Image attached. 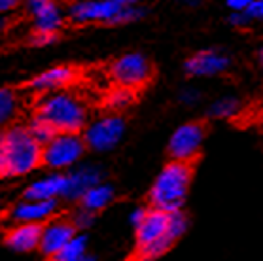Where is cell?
Wrapping results in <instances>:
<instances>
[{
	"label": "cell",
	"mask_w": 263,
	"mask_h": 261,
	"mask_svg": "<svg viewBox=\"0 0 263 261\" xmlns=\"http://www.w3.org/2000/svg\"><path fill=\"white\" fill-rule=\"evenodd\" d=\"M135 246L127 261H156L167 254L187 229L182 210L167 212L159 208H137L131 216Z\"/></svg>",
	"instance_id": "cell-1"
},
{
	"label": "cell",
	"mask_w": 263,
	"mask_h": 261,
	"mask_svg": "<svg viewBox=\"0 0 263 261\" xmlns=\"http://www.w3.org/2000/svg\"><path fill=\"white\" fill-rule=\"evenodd\" d=\"M42 142L29 125L19 123L0 135V180L17 178L40 169Z\"/></svg>",
	"instance_id": "cell-2"
},
{
	"label": "cell",
	"mask_w": 263,
	"mask_h": 261,
	"mask_svg": "<svg viewBox=\"0 0 263 261\" xmlns=\"http://www.w3.org/2000/svg\"><path fill=\"white\" fill-rule=\"evenodd\" d=\"M32 118L46 121L59 133H84L87 127V104L74 91L63 89L40 95L32 110Z\"/></svg>",
	"instance_id": "cell-3"
},
{
	"label": "cell",
	"mask_w": 263,
	"mask_h": 261,
	"mask_svg": "<svg viewBox=\"0 0 263 261\" xmlns=\"http://www.w3.org/2000/svg\"><path fill=\"white\" fill-rule=\"evenodd\" d=\"M192 185V166L184 161H171L163 166L148 191L152 208L176 212L182 210Z\"/></svg>",
	"instance_id": "cell-4"
},
{
	"label": "cell",
	"mask_w": 263,
	"mask_h": 261,
	"mask_svg": "<svg viewBox=\"0 0 263 261\" xmlns=\"http://www.w3.org/2000/svg\"><path fill=\"white\" fill-rule=\"evenodd\" d=\"M138 6H127L114 0H78L68 8V17L74 23H129L140 15Z\"/></svg>",
	"instance_id": "cell-5"
},
{
	"label": "cell",
	"mask_w": 263,
	"mask_h": 261,
	"mask_svg": "<svg viewBox=\"0 0 263 261\" xmlns=\"http://www.w3.org/2000/svg\"><path fill=\"white\" fill-rule=\"evenodd\" d=\"M89 150L84 133H59L51 140L42 144V165L40 169L63 171L84 157Z\"/></svg>",
	"instance_id": "cell-6"
},
{
	"label": "cell",
	"mask_w": 263,
	"mask_h": 261,
	"mask_svg": "<svg viewBox=\"0 0 263 261\" xmlns=\"http://www.w3.org/2000/svg\"><path fill=\"white\" fill-rule=\"evenodd\" d=\"M154 74L156 70L152 61L138 51L121 55L108 65V78L112 80V85H121L137 93L154 80Z\"/></svg>",
	"instance_id": "cell-7"
},
{
	"label": "cell",
	"mask_w": 263,
	"mask_h": 261,
	"mask_svg": "<svg viewBox=\"0 0 263 261\" xmlns=\"http://www.w3.org/2000/svg\"><path fill=\"white\" fill-rule=\"evenodd\" d=\"M204 140V127L201 123L190 121V123L180 125L178 129L173 133L168 140L167 154L173 161H184L192 163L201 152Z\"/></svg>",
	"instance_id": "cell-8"
},
{
	"label": "cell",
	"mask_w": 263,
	"mask_h": 261,
	"mask_svg": "<svg viewBox=\"0 0 263 261\" xmlns=\"http://www.w3.org/2000/svg\"><path fill=\"white\" fill-rule=\"evenodd\" d=\"M123 130H125V121L121 118V114H104L93 123H87L84 137L89 150L102 152L120 142Z\"/></svg>",
	"instance_id": "cell-9"
},
{
	"label": "cell",
	"mask_w": 263,
	"mask_h": 261,
	"mask_svg": "<svg viewBox=\"0 0 263 261\" xmlns=\"http://www.w3.org/2000/svg\"><path fill=\"white\" fill-rule=\"evenodd\" d=\"M80 72L76 66L72 65H57L51 66L48 70H44L42 74H38L32 78L30 82L23 83V87L29 91L36 93V95H46V93H53V91H63L70 89L74 83L78 82Z\"/></svg>",
	"instance_id": "cell-10"
},
{
	"label": "cell",
	"mask_w": 263,
	"mask_h": 261,
	"mask_svg": "<svg viewBox=\"0 0 263 261\" xmlns=\"http://www.w3.org/2000/svg\"><path fill=\"white\" fill-rule=\"evenodd\" d=\"M78 231H80V227L76 226L74 218L68 220V218L53 216V218L46 223V227H44L42 240H40L38 252H40L46 259L53 257L57 252H61L66 244L70 243L72 238L78 235Z\"/></svg>",
	"instance_id": "cell-11"
},
{
	"label": "cell",
	"mask_w": 263,
	"mask_h": 261,
	"mask_svg": "<svg viewBox=\"0 0 263 261\" xmlns=\"http://www.w3.org/2000/svg\"><path fill=\"white\" fill-rule=\"evenodd\" d=\"M231 59L216 48L201 49L192 57H187L184 63V70L192 78H214L228 70Z\"/></svg>",
	"instance_id": "cell-12"
},
{
	"label": "cell",
	"mask_w": 263,
	"mask_h": 261,
	"mask_svg": "<svg viewBox=\"0 0 263 261\" xmlns=\"http://www.w3.org/2000/svg\"><path fill=\"white\" fill-rule=\"evenodd\" d=\"M23 6L34 23V32L57 36L63 27V13L57 0H23Z\"/></svg>",
	"instance_id": "cell-13"
},
{
	"label": "cell",
	"mask_w": 263,
	"mask_h": 261,
	"mask_svg": "<svg viewBox=\"0 0 263 261\" xmlns=\"http://www.w3.org/2000/svg\"><path fill=\"white\" fill-rule=\"evenodd\" d=\"M49 220L44 221H19L17 226L6 229V233L2 235V243L6 244L8 248L27 254V252H34L40 246L42 240L44 227Z\"/></svg>",
	"instance_id": "cell-14"
},
{
	"label": "cell",
	"mask_w": 263,
	"mask_h": 261,
	"mask_svg": "<svg viewBox=\"0 0 263 261\" xmlns=\"http://www.w3.org/2000/svg\"><path fill=\"white\" fill-rule=\"evenodd\" d=\"M21 114H23L21 87H13V85L0 87V135L19 125Z\"/></svg>",
	"instance_id": "cell-15"
},
{
	"label": "cell",
	"mask_w": 263,
	"mask_h": 261,
	"mask_svg": "<svg viewBox=\"0 0 263 261\" xmlns=\"http://www.w3.org/2000/svg\"><path fill=\"white\" fill-rule=\"evenodd\" d=\"M57 216V201L55 199H27L15 208L17 221H44Z\"/></svg>",
	"instance_id": "cell-16"
},
{
	"label": "cell",
	"mask_w": 263,
	"mask_h": 261,
	"mask_svg": "<svg viewBox=\"0 0 263 261\" xmlns=\"http://www.w3.org/2000/svg\"><path fill=\"white\" fill-rule=\"evenodd\" d=\"M68 190V176L65 174H51L48 178L32 184L27 190V199H57L59 195H66Z\"/></svg>",
	"instance_id": "cell-17"
},
{
	"label": "cell",
	"mask_w": 263,
	"mask_h": 261,
	"mask_svg": "<svg viewBox=\"0 0 263 261\" xmlns=\"http://www.w3.org/2000/svg\"><path fill=\"white\" fill-rule=\"evenodd\" d=\"M137 101V91L121 87V85H112V89H108L102 97V108L106 114H121L127 108H131Z\"/></svg>",
	"instance_id": "cell-18"
},
{
	"label": "cell",
	"mask_w": 263,
	"mask_h": 261,
	"mask_svg": "<svg viewBox=\"0 0 263 261\" xmlns=\"http://www.w3.org/2000/svg\"><path fill=\"white\" fill-rule=\"evenodd\" d=\"M112 199H114V190H112L110 185L95 184V185H91L89 190L85 191L78 201H80V204H82V208L95 214V212L104 210V208L112 202Z\"/></svg>",
	"instance_id": "cell-19"
},
{
	"label": "cell",
	"mask_w": 263,
	"mask_h": 261,
	"mask_svg": "<svg viewBox=\"0 0 263 261\" xmlns=\"http://www.w3.org/2000/svg\"><path fill=\"white\" fill-rule=\"evenodd\" d=\"M48 261H95V257L87 252V238L76 235L65 248L57 252Z\"/></svg>",
	"instance_id": "cell-20"
},
{
	"label": "cell",
	"mask_w": 263,
	"mask_h": 261,
	"mask_svg": "<svg viewBox=\"0 0 263 261\" xmlns=\"http://www.w3.org/2000/svg\"><path fill=\"white\" fill-rule=\"evenodd\" d=\"M240 108H242V102H240L239 97L226 95V97H220L218 101H214L210 104L209 114L210 118L214 119H231L240 112Z\"/></svg>",
	"instance_id": "cell-21"
},
{
	"label": "cell",
	"mask_w": 263,
	"mask_h": 261,
	"mask_svg": "<svg viewBox=\"0 0 263 261\" xmlns=\"http://www.w3.org/2000/svg\"><path fill=\"white\" fill-rule=\"evenodd\" d=\"M228 23L231 27H235V29H246V27L252 25V21L246 12H231L228 17Z\"/></svg>",
	"instance_id": "cell-22"
},
{
	"label": "cell",
	"mask_w": 263,
	"mask_h": 261,
	"mask_svg": "<svg viewBox=\"0 0 263 261\" xmlns=\"http://www.w3.org/2000/svg\"><path fill=\"white\" fill-rule=\"evenodd\" d=\"M246 13H248V17H250L252 23H254V21H263V0H256V2L246 10Z\"/></svg>",
	"instance_id": "cell-23"
},
{
	"label": "cell",
	"mask_w": 263,
	"mask_h": 261,
	"mask_svg": "<svg viewBox=\"0 0 263 261\" xmlns=\"http://www.w3.org/2000/svg\"><path fill=\"white\" fill-rule=\"evenodd\" d=\"M254 2L256 0H228L226 4H228V8L231 12H246Z\"/></svg>",
	"instance_id": "cell-24"
},
{
	"label": "cell",
	"mask_w": 263,
	"mask_h": 261,
	"mask_svg": "<svg viewBox=\"0 0 263 261\" xmlns=\"http://www.w3.org/2000/svg\"><path fill=\"white\" fill-rule=\"evenodd\" d=\"M21 6H23V0H0V15L15 12Z\"/></svg>",
	"instance_id": "cell-25"
},
{
	"label": "cell",
	"mask_w": 263,
	"mask_h": 261,
	"mask_svg": "<svg viewBox=\"0 0 263 261\" xmlns=\"http://www.w3.org/2000/svg\"><path fill=\"white\" fill-rule=\"evenodd\" d=\"M199 99H201V95H199L197 89H185L184 93H182V101H184L185 104H197Z\"/></svg>",
	"instance_id": "cell-26"
},
{
	"label": "cell",
	"mask_w": 263,
	"mask_h": 261,
	"mask_svg": "<svg viewBox=\"0 0 263 261\" xmlns=\"http://www.w3.org/2000/svg\"><path fill=\"white\" fill-rule=\"evenodd\" d=\"M114 2H120V4H127V6H138V2H142V0H114Z\"/></svg>",
	"instance_id": "cell-27"
},
{
	"label": "cell",
	"mask_w": 263,
	"mask_h": 261,
	"mask_svg": "<svg viewBox=\"0 0 263 261\" xmlns=\"http://www.w3.org/2000/svg\"><path fill=\"white\" fill-rule=\"evenodd\" d=\"M257 65H259V68L263 70V44L259 46V49H257Z\"/></svg>",
	"instance_id": "cell-28"
},
{
	"label": "cell",
	"mask_w": 263,
	"mask_h": 261,
	"mask_svg": "<svg viewBox=\"0 0 263 261\" xmlns=\"http://www.w3.org/2000/svg\"><path fill=\"white\" fill-rule=\"evenodd\" d=\"M180 2H182V4H187V6H195L201 0H180Z\"/></svg>",
	"instance_id": "cell-29"
}]
</instances>
